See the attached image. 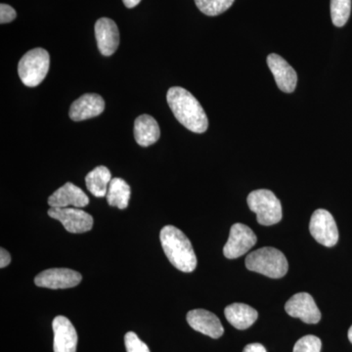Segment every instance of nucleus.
<instances>
[{
  "label": "nucleus",
  "instance_id": "nucleus-1",
  "mask_svg": "<svg viewBox=\"0 0 352 352\" xmlns=\"http://www.w3.org/2000/svg\"><path fill=\"white\" fill-rule=\"evenodd\" d=\"M166 100L176 120L183 126L195 133L207 131V113L201 107L200 102L188 90L179 87H171L166 94Z\"/></svg>",
  "mask_w": 352,
  "mask_h": 352
},
{
  "label": "nucleus",
  "instance_id": "nucleus-2",
  "mask_svg": "<svg viewBox=\"0 0 352 352\" xmlns=\"http://www.w3.org/2000/svg\"><path fill=\"white\" fill-rule=\"evenodd\" d=\"M162 247L170 263L182 272H193L197 267V256L191 242L180 229L164 226L160 233Z\"/></svg>",
  "mask_w": 352,
  "mask_h": 352
},
{
  "label": "nucleus",
  "instance_id": "nucleus-3",
  "mask_svg": "<svg viewBox=\"0 0 352 352\" xmlns=\"http://www.w3.org/2000/svg\"><path fill=\"white\" fill-rule=\"evenodd\" d=\"M245 267L264 276L279 279L288 272L289 264L283 252L275 248L265 247L248 254Z\"/></svg>",
  "mask_w": 352,
  "mask_h": 352
},
{
  "label": "nucleus",
  "instance_id": "nucleus-4",
  "mask_svg": "<svg viewBox=\"0 0 352 352\" xmlns=\"http://www.w3.org/2000/svg\"><path fill=\"white\" fill-rule=\"evenodd\" d=\"M50 67V53L43 48H34L21 58L18 74L25 85L36 87L43 82Z\"/></svg>",
  "mask_w": 352,
  "mask_h": 352
},
{
  "label": "nucleus",
  "instance_id": "nucleus-5",
  "mask_svg": "<svg viewBox=\"0 0 352 352\" xmlns=\"http://www.w3.org/2000/svg\"><path fill=\"white\" fill-rule=\"evenodd\" d=\"M250 210L256 214V219L263 226L277 224L282 219V206L279 199L270 190L259 189L248 196Z\"/></svg>",
  "mask_w": 352,
  "mask_h": 352
},
{
  "label": "nucleus",
  "instance_id": "nucleus-6",
  "mask_svg": "<svg viewBox=\"0 0 352 352\" xmlns=\"http://www.w3.org/2000/svg\"><path fill=\"white\" fill-rule=\"evenodd\" d=\"M309 231L319 244L331 248L339 241V230L333 215L326 210H315L310 219Z\"/></svg>",
  "mask_w": 352,
  "mask_h": 352
},
{
  "label": "nucleus",
  "instance_id": "nucleus-7",
  "mask_svg": "<svg viewBox=\"0 0 352 352\" xmlns=\"http://www.w3.org/2000/svg\"><path fill=\"white\" fill-rule=\"evenodd\" d=\"M48 215L61 222L69 233H85L94 226V217L78 208H50Z\"/></svg>",
  "mask_w": 352,
  "mask_h": 352
},
{
  "label": "nucleus",
  "instance_id": "nucleus-8",
  "mask_svg": "<svg viewBox=\"0 0 352 352\" xmlns=\"http://www.w3.org/2000/svg\"><path fill=\"white\" fill-rule=\"evenodd\" d=\"M256 234L249 226L236 223L231 227L228 241L223 248L226 258L235 259L247 254L256 244Z\"/></svg>",
  "mask_w": 352,
  "mask_h": 352
},
{
  "label": "nucleus",
  "instance_id": "nucleus-9",
  "mask_svg": "<svg viewBox=\"0 0 352 352\" xmlns=\"http://www.w3.org/2000/svg\"><path fill=\"white\" fill-rule=\"evenodd\" d=\"M82 280V274L78 271L69 268H51L39 273L34 278V284L41 288L69 289L78 286Z\"/></svg>",
  "mask_w": 352,
  "mask_h": 352
},
{
  "label": "nucleus",
  "instance_id": "nucleus-10",
  "mask_svg": "<svg viewBox=\"0 0 352 352\" xmlns=\"http://www.w3.org/2000/svg\"><path fill=\"white\" fill-rule=\"evenodd\" d=\"M289 316L300 318L307 324H317L321 320V312L314 298L307 293H298L292 296L285 305Z\"/></svg>",
  "mask_w": 352,
  "mask_h": 352
},
{
  "label": "nucleus",
  "instance_id": "nucleus-11",
  "mask_svg": "<svg viewBox=\"0 0 352 352\" xmlns=\"http://www.w3.org/2000/svg\"><path fill=\"white\" fill-rule=\"evenodd\" d=\"M267 65L271 73L274 76L275 82L280 90L286 94L295 91L296 83H298V75L295 69L284 58L272 53L268 55Z\"/></svg>",
  "mask_w": 352,
  "mask_h": 352
},
{
  "label": "nucleus",
  "instance_id": "nucleus-12",
  "mask_svg": "<svg viewBox=\"0 0 352 352\" xmlns=\"http://www.w3.org/2000/svg\"><path fill=\"white\" fill-rule=\"evenodd\" d=\"M186 319L190 327L212 339H219L223 335V326L219 317L208 310H191L187 314Z\"/></svg>",
  "mask_w": 352,
  "mask_h": 352
},
{
  "label": "nucleus",
  "instance_id": "nucleus-13",
  "mask_svg": "<svg viewBox=\"0 0 352 352\" xmlns=\"http://www.w3.org/2000/svg\"><path fill=\"white\" fill-rule=\"evenodd\" d=\"M54 352H76L78 333L73 324L67 317H55L52 323Z\"/></svg>",
  "mask_w": 352,
  "mask_h": 352
},
{
  "label": "nucleus",
  "instance_id": "nucleus-14",
  "mask_svg": "<svg viewBox=\"0 0 352 352\" xmlns=\"http://www.w3.org/2000/svg\"><path fill=\"white\" fill-rule=\"evenodd\" d=\"M89 204L87 194L80 187L67 182L48 198L50 208H85Z\"/></svg>",
  "mask_w": 352,
  "mask_h": 352
},
{
  "label": "nucleus",
  "instance_id": "nucleus-15",
  "mask_svg": "<svg viewBox=\"0 0 352 352\" xmlns=\"http://www.w3.org/2000/svg\"><path fill=\"white\" fill-rule=\"evenodd\" d=\"M98 50L104 56H111L117 51L120 44V32L118 25L109 18H101L95 24Z\"/></svg>",
  "mask_w": 352,
  "mask_h": 352
},
{
  "label": "nucleus",
  "instance_id": "nucleus-16",
  "mask_svg": "<svg viewBox=\"0 0 352 352\" xmlns=\"http://www.w3.org/2000/svg\"><path fill=\"white\" fill-rule=\"evenodd\" d=\"M105 110V101L100 95L87 94L76 99L71 108L69 116L75 122H82L101 115Z\"/></svg>",
  "mask_w": 352,
  "mask_h": 352
},
{
  "label": "nucleus",
  "instance_id": "nucleus-17",
  "mask_svg": "<svg viewBox=\"0 0 352 352\" xmlns=\"http://www.w3.org/2000/svg\"><path fill=\"white\" fill-rule=\"evenodd\" d=\"M161 136V129L154 118L149 115L139 116L134 122V138L138 145L148 147L155 144Z\"/></svg>",
  "mask_w": 352,
  "mask_h": 352
},
{
  "label": "nucleus",
  "instance_id": "nucleus-18",
  "mask_svg": "<svg viewBox=\"0 0 352 352\" xmlns=\"http://www.w3.org/2000/svg\"><path fill=\"white\" fill-rule=\"evenodd\" d=\"M227 321L238 330L251 327L258 319V314L254 308L245 303H232L224 310Z\"/></svg>",
  "mask_w": 352,
  "mask_h": 352
},
{
  "label": "nucleus",
  "instance_id": "nucleus-19",
  "mask_svg": "<svg viewBox=\"0 0 352 352\" xmlns=\"http://www.w3.org/2000/svg\"><path fill=\"white\" fill-rule=\"evenodd\" d=\"M112 176L111 171L106 166H100L90 171L85 177V184L88 191L95 197L103 198L107 196L109 185H110Z\"/></svg>",
  "mask_w": 352,
  "mask_h": 352
},
{
  "label": "nucleus",
  "instance_id": "nucleus-20",
  "mask_svg": "<svg viewBox=\"0 0 352 352\" xmlns=\"http://www.w3.org/2000/svg\"><path fill=\"white\" fill-rule=\"evenodd\" d=\"M131 200V186L122 178L116 177L109 185L107 201L111 207L124 210Z\"/></svg>",
  "mask_w": 352,
  "mask_h": 352
},
{
  "label": "nucleus",
  "instance_id": "nucleus-21",
  "mask_svg": "<svg viewBox=\"0 0 352 352\" xmlns=\"http://www.w3.org/2000/svg\"><path fill=\"white\" fill-rule=\"evenodd\" d=\"M351 12V0H331V17L336 27H344Z\"/></svg>",
  "mask_w": 352,
  "mask_h": 352
},
{
  "label": "nucleus",
  "instance_id": "nucleus-22",
  "mask_svg": "<svg viewBox=\"0 0 352 352\" xmlns=\"http://www.w3.org/2000/svg\"><path fill=\"white\" fill-rule=\"evenodd\" d=\"M235 0H195L201 13L208 16H217L228 10Z\"/></svg>",
  "mask_w": 352,
  "mask_h": 352
},
{
  "label": "nucleus",
  "instance_id": "nucleus-23",
  "mask_svg": "<svg viewBox=\"0 0 352 352\" xmlns=\"http://www.w3.org/2000/svg\"><path fill=\"white\" fill-rule=\"evenodd\" d=\"M321 340L315 336L308 335L296 342L293 352H320Z\"/></svg>",
  "mask_w": 352,
  "mask_h": 352
},
{
  "label": "nucleus",
  "instance_id": "nucleus-24",
  "mask_svg": "<svg viewBox=\"0 0 352 352\" xmlns=\"http://www.w3.org/2000/svg\"><path fill=\"white\" fill-rule=\"evenodd\" d=\"M124 344L127 352H151L145 342L139 339L135 333L129 332L124 336Z\"/></svg>",
  "mask_w": 352,
  "mask_h": 352
},
{
  "label": "nucleus",
  "instance_id": "nucleus-25",
  "mask_svg": "<svg viewBox=\"0 0 352 352\" xmlns=\"http://www.w3.org/2000/svg\"><path fill=\"white\" fill-rule=\"evenodd\" d=\"M17 17L15 9L10 6L2 3L0 6V23L1 24H7V23L12 22Z\"/></svg>",
  "mask_w": 352,
  "mask_h": 352
},
{
  "label": "nucleus",
  "instance_id": "nucleus-26",
  "mask_svg": "<svg viewBox=\"0 0 352 352\" xmlns=\"http://www.w3.org/2000/svg\"><path fill=\"white\" fill-rule=\"evenodd\" d=\"M11 263V256L6 250L1 248L0 250V268L6 267Z\"/></svg>",
  "mask_w": 352,
  "mask_h": 352
},
{
  "label": "nucleus",
  "instance_id": "nucleus-27",
  "mask_svg": "<svg viewBox=\"0 0 352 352\" xmlns=\"http://www.w3.org/2000/svg\"><path fill=\"white\" fill-rule=\"evenodd\" d=\"M243 352H266L265 347L261 344H248Z\"/></svg>",
  "mask_w": 352,
  "mask_h": 352
},
{
  "label": "nucleus",
  "instance_id": "nucleus-28",
  "mask_svg": "<svg viewBox=\"0 0 352 352\" xmlns=\"http://www.w3.org/2000/svg\"><path fill=\"white\" fill-rule=\"evenodd\" d=\"M122 1H124V4L127 8H133V7L138 6L140 3L141 0H122Z\"/></svg>",
  "mask_w": 352,
  "mask_h": 352
},
{
  "label": "nucleus",
  "instance_id": "nucleus-29",
  "mask_svg": "<svg viewBox=\"0 0 352 352\" xmlns=\"http://www.w3.org/2000/svg\"><path fill=\"white\" fill-rule=\"evenodd\" d=\"M349 342H351L352 344V326L351 328H349Z\"/></svg>",
  "mask_w": 352,
  "mask_h": 352
}]
</instances>
